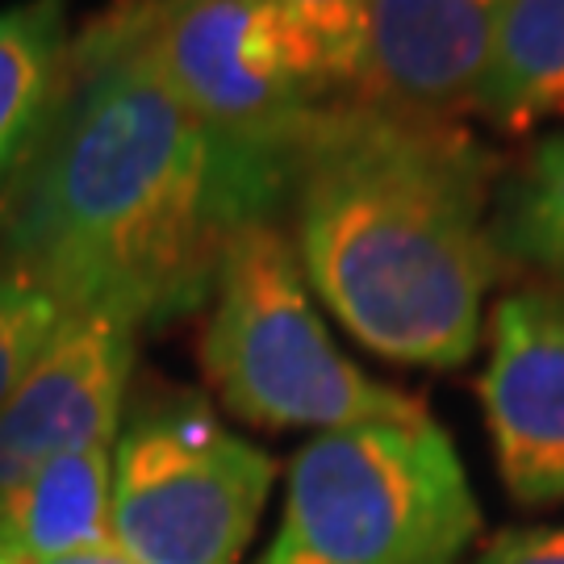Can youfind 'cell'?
Segmentation results:
<instances>
[{
  "instance_id": "277c9868",
  "label": "cell",
  "mask_w": 564,
  "mask_h": 564,
  "mask_svg": "<svg viewBox=\"0 0 564 564\" xmlns=\"http://www.w3.org/2000/svg\"><path fill=\"white\" fill-rule=\"evenodd\" d=\"M202 368L223 405L251 426L343 431L360 423H423V402L368 377L326 335L293 242L276 223H251L226 242Z\"/></svg>"
},
{
  "instance_id": "7c38bea8",
  "label": "cell",
  "mask_w": 564,
  "mask_h": 564,
  "mask_svg": "<svg viewBox=\"0 0 564 564\" xmlns=\"http://www.w3.org/2000/svg\"><path fill=\"white\" fill-rule=\"evenodd\" d=\"M473 109L506 130L564 118V0H502Z\"/></svg>"
},
{
  "instance_id": "6da1fadb",
  "label": "cell",
  "mask_w": 564,
  "mask_h": 564,
  "mask_svg": "<svg viewBox=\"0 0 564 564\" xmlns=\"http://www.w3.org/2000/svg\"><path fill=\"white\" fill-rule=\"evenodd\" d=\"M289 188L176 101L113 4L72 39L51 126L0 202V268L67 314L167 326L214 293L235 230L276 223Z\"/></svg>"
},
{
  "instance_id": "3957f363",
  "label": "cell",
  "mask_w": 564,
  "mask_h": 564,
  "mask_svg": "<svg viewBox=\"0 0 564 564\" xmlns=\"http://www.w3.org/2000/svg\"><path fill=\"white\" fill-rule=\"evenodd\" d=\"M477 531L473 485L435 419L360 423L297 452L260 564H460Z\"/></svg>"
},
{
  "instance_id": "7a4b0ae2",
  "label": "cell",
  "mask_w": 564,
  "mask_h": 564,
  "mask_svg": "<svg viewBox=\"0 0 564 564\" xmlns=\"http://www.w3.org/2000/svg\"><path fill=\"white\" fill-rule=\"evenodd\" d=\"M494 163L452 121L326 105L293 163L305 284L356 339L405 368H460L498 276Z\"/></svg>"
},
{
  "instance_id": "52a82bcc",
  "label": "cell",
  "mask_w": 564,
  "mask_h": 564,
  "mask_svg": "<svg viewBox=\"0 0 564 564\" xmlns=\"http://www.w3.org/2000/svg\"><path fill=\"white\" fill-rule=\"evenodd\" d=\"M139 356V326L105 314H67L39 364L0 410V494L55 456L118 440Z\"/></svg>"
},
{
  "instance_id": "9a60e30c",
  "label": "cell",
  "mask_w": 564,
  "mask_h": 564,
  "mask_svg": "<svg viewBox=\"0 0 564 564\" xmlns=\"http://www.w3.org/2000/svg\"><path fill=\"white\" fill-rule=\"evenodd\" d=\"M63 318L67 310L46 289L13 268H0V410L25 381V372L39 364Z\"/></svg>"
},
{
  "instance_id": "30bf717a",
  "label": "cell",
  "mask_w": 564,
  "mask_h": 564,
  "mask_svg": "<svg viewBox=\"0 0 564 564\" xmlns=\"http://www.w3.org/2000/svg\"><path fill=\"white\" fill-rule=\"evenodd\" d=\"M113 440L55 456L0 494V552L25 564L113 544Z\"/></svg>"
},
{
  "instance_id": "2e32d148",
  "label": "cell",
  "mask_w": 564,
  "mask_h": 564,
  "mask_svg": "<svg viewBox=\"0 0 564 564\" xmlns=\"http://www.w3.org/2000/svg\"><path fill=\"white\" fill-rule=\"evenodd\" d=\"M477 564H564V527L498 535L477 556Z\"/></svg>"
},
{
  "instance_id": "5bb4252c",
  "label": "cell",
  "mask_w": 564,
  "mask_h": 564,
  "mask_svg": "<svg viewBox=\"0 0 564 564\" xmlns=\"http://www.w3.org/2000/svg\"><path fill=\"white\" fill-rule=\"evenodd\" d=\"M272 4L289 21L310 72L330 93V101L351 97L360 76L372 0H272Z\"/></svg>"
},
{
  "instance_id": "e0dca14e",
  "label": "cell",
  "mask_w": 564,
  "mask_h": 564,
  "mask_svg": "<svg viewBox=\"0 0 564 564\" xmlns=\"http://www.w3.org/2000/svg\"><path fill=\"white\" fill-rule=\"evenodd\" d=\"M42 564H139L130 561L118 544H101V547H88V552H72V556H59V561H42Z\"/></svg>"
},
{
  "instance_id": "8fae6325",
  "label": "cell",
  "mask_w": 564,
  "mask_h": 564,
  "mask_svg": "<svg viewBox=\"0 0 564 564\" xmlns=\"http://www.w3.org/2000/svg\"><path fill=\"white\" fill-rule=\"evenodd\" d=\"M67 51V0H25L0 13V202L51 126Z\"/></svg>"
},
{
  "instance_id": "9c48e42d",
  "label": "cell",
  "mask_w": 564,
  "mask_h": 564,
  "mask_svg": "<svg viewBox=\"0 0 564 564\" xmlns=\"http://www.w3.org/2000/svg\"><path fill=\"white\" fill-rule=\"evenodd\" d=\"M502 0H372L347 101L423 121L473 109Z\"/></svg>"
},
{
  "instance_id": "ba28073f",
  "label": "cell",
  "mask_w": 564,
  "mask_h": 564,
  "mask_svg": "<svg viewBox=\"0 0 564 564\" xmlns=\"http://www.w3.org/2000/svg\"><path fill=\"white\" fill-rule=\"evenodd\" d=\"M481 398L510 498L523 506L564 502L561 289H523L498 302Z\"/></svg>"
},
{
  "instance_id": "8992f818",
  "label": "cell",
  "mask_w": 564,
  "mask_h": 564,
  "mask_svg": "<svg viewBox=\"0 0 564 564\" xmlns=\"http://www.w3.org/2000/svg\"><path fill=\"white\" fill-rule=\"evenodd\" d=\"M118 13L176 101L293 176L305 130L335 101L272 0H121Z\"/></svg>"
},
{
  "instance_id": "ac0fdd59",
  "label": "cell",
  "mask_w": 564,
  "mask_h": 564,
  "mask_svg": "<svg viewBox=\"0 0 564 564\" xmlns=\"http://www.w3.org/2000/svg\"><path fill=\"white\" fill-rule=\"evenodd\" d=\"M0 564H25V561H18V556H9V552H0Z\"/></svg>"
},
{
  "instance_id": "5b68a950",
  "label": "cell",
  "mask_w": 564,
  "mask_h": 564,
  "mask_svg": "<svg viewBox=\"0 0 564 564\" xmlns=\"http://www.w3.org/2000/svg\"><path fill=\"white\" fill-rule=\"evenodd\" d=\"M276 464L197 393H160L118 426L109 540L139 564H239Z\"/></svg>"
},
{
  "instance_id": "4fadbf2b",
  "label": "cell",
  "mask_w": 564,
  "mask_h": 564,
  "mask_svg": "<svg viewBox=\"0 0 564 564\" xmlns=\"http://www.w3.org/2000/svg\"><path fill=\"white\" fill-rule=\"evenodd\" d=\"M489 226L498 256L540 268L564 284V134L540 142L498 188Z\"/></svg>"
}]
</instances>
